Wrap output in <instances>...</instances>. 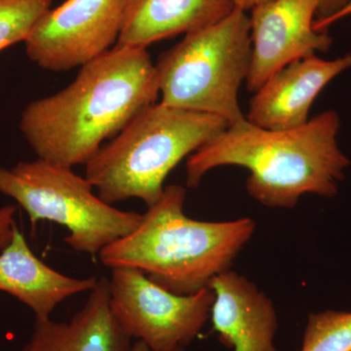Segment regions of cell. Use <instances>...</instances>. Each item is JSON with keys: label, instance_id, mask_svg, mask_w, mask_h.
<instances>
[{"label": "cell", "instance_id": "14", "mask_svg": "<svg viewBox=\"0 0 351 351\" xmlns=\"http://www.w3.org/2000/svg\"><path fill=\"white\" fill-rule=\"evenodd\" d=\"M234 8L233 0H125L117 44L147 48L216 24Z\"/></svg>", "mask_w": 351, "mask_h": 351}, {"label": "cell", "instance_id": "21", "mask_svg": "<svg viewBox=\"0 0 351 351\" xmlns=\"http://www.w3.org/2000/svg\"><path fill=\"white\" fill-rule=\"evenodd\" d=\"M132 351H152L147 348V346L145 345L143 341H137L136 343H133V348H132Z\"/></svg>", "mask_w": 351, "mask_h": 351}, {"label": "cell", "instance_id": "6", "mask_svg": "<svg viewBox=\"0 0 351 351\" xmlns=\"http://www.w3.org/2000/svg\"><path fill=\"white\" fill-rule=\"evenodd\" d=\"M93 189L73 168L43 159L23 161L12 168L0 165V193L27 212L34 228L39 221L64 226L69 230L66 244L91 256L133 232L143 218V214L108 204Z\"/></svg>", "mask_w": 351, "mask_h": 351}, {"label": "cell", "instance_id": "19", "mask_svg": "<svg viewBox=\"0 0 351 351\" xmlns=\"http://www.w3.org/2000/svg\"><path fill=\"white\" fill-rule=\"evenodd\" d=\"M350 15H351V1L345 8L341 9L338 14H336L334 17H332L328 22L325 23L322 29H321V32H327V29H329L334 23L338 22V21L343 19V18L348 17V16Z\"/></svg>", "mask_w": 351, "mask_h": 351}, {"label": "cell", "instance_id": "12", "mask_svg": "<svg viewBox=\"0 0 351 351\" xmlns=\"http://www.w3.org/2000/svg\"><path fill=\"white\" fill-rule=\"evenodd\" d=\"M97 283L96 277L68 276L39 260L17 226L10 243L0 252V291L29 307L36 321L50 319L61 302L73 295L91 292Z\"/></svg>", "mask_w": 351, "mask_h": 351}, {"label": "cell", "instance_id": "3", "mask_svg": "<svg viewBox=\"0 0 351 351\" xmlns=\"http://www.w3.org/2000/svg\"><path fill=\"white\" fill-rule=\"evenodd\" d=\"M186 189L170 184L137 228L99 253L104 267H135L176 295L196 294L233 262L255 233V221H207L184 212Z\"/></svg>", "mask_w": 351, "mask_h": 351}, {"label": "cell", "instance_id": "8", "mask_svg": "<svg viewBox=\"0 0 351 351\" xmlns=\"http://www.w3.org/2000/svg\"><path fill=\"white\" fill-rule=\"evenodd\" d=\"M124 8L125 0H66L38 21L25 53L45 71L80 68L117 45Z\"/></svg>", "mask_w": 351, "mask_h": 351}, {"label": "cell", "instance_id": "2", "mask_svg": "<svg viewBox=\"0 0 351 351\" xmlns=\"http://www.w3.org/2000/svg\"><path fill=\"white\" fill-rule=\"evenodd\" d=\"M341 119L335 110L290 130H267L247 119L230 125L186 159V186L196 189L209 171H249L247 193L263 206L293 209L306 195H338L350 160L339 149Z\"/></svg>", "mask_w": 351, "mask_h": 351}, {"label": "cell", "instance_id": "1", "mask_svg": "<svg viewBox=\"0 0 351 351\" xmlns=\"http://www.w3.org/2000/svg\"><path fill=\"white\" fill-rule=\"evenodd\" d=\"M158 95L147 48L117 44L80 66L63 90L29 103L20 130L38 158L64 167L85 165Z\"/></svg>", "mask_w": 351, "mask_h": 351}, {"label": "cell", "instance_id": "13", "mask_svg": "<svg viewBox=\"0 0 351 351\" xmlns=\"http://www.w3.org/2000/svg\"><path fill=\"white\" fill-rule=\"evenodd\" d=\"M132 339L110 306L108 279L101 277L84 306L69 321H36L22 351H132Z\"/></svg>", "mask_w": 351, "mask_h": 351}, {"label": "cell", "instance_id": "16", "mask_svg": "<svg viewBox=\"0 0 351 351\" xmlns=\"http://www.w3.org/2000/svg\"><path fill=\"white\" fill-rule=\"evenodd\" d=\"M52 0H0V51L27 40Z\"/></svg>", "mask_w": 351, "mask_h": 351}, {"label": "cell", "instance_id": "11", "mask_svg": "<svg viewBox=\"0 0 351 351\" xmlns=\"http://www.w3.org/2000/svg\"><path fill=\"white\" fill-rule=\"evenodd\" d=\"M212 323L219 341L234 351H278V318L271 300L246 276L226 270L210 281Z\"/></svg>", "mask_w": 351, "mask_h": 351}, {"label": "cell", "instance_id": "20", "mask_svg": "<svg viewBox=\"0 0 351 351\" xmlns=\"http://www.w3.org/2000/svg\"><path fill=\"white\" fill-rule=\"evenodd\" d=\"M234 5L237 8L241 10L247 11L253 9L254 7L265 3V2L270 1V0H233Z\"/></svg>", "mask_w": 351, "mask_h": 351}, {"label": "cell", "instance_id": "18", "mask_svg": "<svg viewBox=\"0 0 351 351\" xmlns=\"http://www.w3.org/2000/svg\"><path fill=\"white\" fill-rule=\"evenodd\" d=\"M15 213L16 208L12 205L0 208V251L3 250L13 239Z\"/></svg>", "mask_w": 351, "mask_h": 351}, {"label": "cell", "instance_id": "15", "mask_svg": "<svg viewBox=\"0 0 351 351\" xmlns=\"http://www.w3.org/2000/svg\"><path fill=\"white\" fill-rule=\"evenodd\" d=\"M301 351H351V311L309 314Z\"/></svg>", "mask_w": 351, "mask_h": 351}, {"label": "cell", "instance_id": "4", "mask_svg": "<svg viewBox=\"0 0 351 351\" xmlns=\"http://www.w3.org/2000/svg\"><path fill=\"white\" fill-rule=\"evenodd\" d=\"M228 127L216 115L154 103L101 145L85 164V178L108 204L137 198L152 207L171 171Z\"/></svg>", "mask_w": 351, "mask_h": 351}, {"label": "cell", "instance_id": "22", "mask_svg": "<svg viewBox=\"0 0 351 351\" xmlns=\"http://www.w3.org/2000/svg\"><path fill=\"white\" fill-rule=\"evenodd\" d=\"M176 351H188L186 350V348H179V350H177Z\"/></svg>", "mask_w": 351, "mask_h": 351}, {"label": "cell", "instance_id": "9", "mask_svg": "<svg viewBox=\"0 0 351 351\" xmlns=\"http://www.w3.org/2000/svg\"><path fill=\"white\" fill-rule=\"evenodd\" d=\"M251 10V93L287 64L331 48V36L314 29L317 0H270Z\"/></svg>", "mask_w": 351, "mask_h": 351}, {"label": "cell", "instance_id": "7", "mask_svg": "<svg viewBox=\"0 0 351 351\" xmlns=\"http://www.w3.org/2000/svg\"><path fill=\"white\" fill-rule=\"evenodd\" d=\"M108 279L110 306L131 339L152 351H176L195 341L211 313L213 290L176 295L135 267L112 269Z\"/></svg>", "mask_w": 351, "mask_h": 351}, {"label": "cell", "instance_id": "5", "mask_svg": "<svg viewBox=\"0 0 351 351\" xmlns=\"http://www.w3.org/2000/svg\"><path fill=\"white\" fill-rule=\"evenodd\" d=\"M250 17L235 7L216 24L184 34L156 66L160 103L221 117L228 126L246 119L239 92L250 69Z\"/></svg>", "mask_w": 351, "mask_h": 351}, {"label": "cell", "instance_id": "10", "mask_svg": "<svg viewBox=\"0 0 351 351\" xmlns=\"http://www.w3.org/2000/svg\"><path fill=\"white\" fill-rule=\"evenodd\" d=\"M350 68L351 54L332 61L314 54L287 64L252 97L247 121L274 131L304 125L316 97L328 83Z\"/></svg>", "mask_w": 351, "mask_h": 351}, {"label": "cell", "instance_id": "17", "mask_svg": "<svg viewBox=\"0 0 351 351\" xmlns=\"http://www.w3.org/2000/svg\"><path fill=\"white\" fill-rule=\"evenodd\" d=\"M350 1L351 0H317V11L314 21L315 31L321 32L325 23L345 8Z\"/></svg>", "mask_w": 351, "mask_h": 351}]
</instances>
